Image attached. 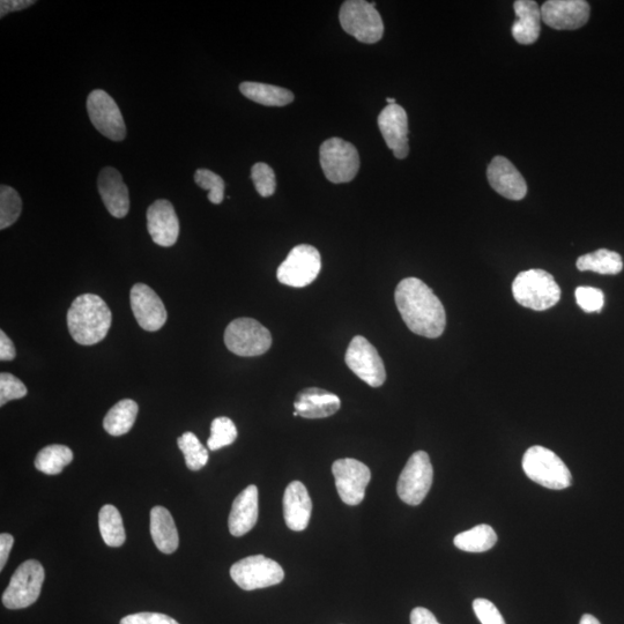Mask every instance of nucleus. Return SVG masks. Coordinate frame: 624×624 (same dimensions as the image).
<instances>
[{"mask_svg": "<svg viewBox=\"0 0 624 624\" xmlns=\"http://www.w3.org/2000/svg\"><path fill=\"white\" fill-rule=\"evenodd\" d=\"M395 300L401 318L413 333L430 339L442 336L447 315L441 300L425 282L418 278L400 281Z\"/></svg>", "mask_w": 624, "mask_h": 624, "instance_id": "f257e3e1", "label": "nucleus"}, {"mask_svg": "<svg viewBox=\"0 0 624 624\" xmlns=\"http://www.w3.org/2000/svg\"><path fill=\"white\" fill-rule=\"evenodd\" d=\"M113 315L100 296L84 294L73 301L68 312L69 331L76 343L92 346L107 337Z\"/></svg>", "mask_w": 624, "mask_h": 624, "instance_id": "f03ea898", "label": "nucleus"}, {"mask_svg": "<svg viewBox=\"0 0 624 624\" xmlns=\"http://www.w3.org/2000/svg\"><path fill=\"white\" fill-rule=\"evenodd\" d=\"M512 294L520 306L545 311L560 301L561 288L552 274L544 270H529L518 274L512 284Z\"/></svg>", "mask_w": 624, "mask_h": 624, "instance_id": "7ed1b4c3", "label": "nucleus"}, {"mask_svg": "<svg viewBox=\"0 0 624 624\" xmlns=\"http://www.w3.org/2000/svg\"><path fill=\"white\" fill-rule=\"evenodd\" d=\"M523 470L532 481L548 489H566L572 484L568 466L555 452L540 445L525 452Z\"/></svg>", "mask_w": 624, "mask_h": 624, "instance_id": "20e7f679", "label": "nucleus"}, {"mask_svg": "<svg viewBox=\"0 0 624 624\" xmlns=\"http://www.w3.org/2000/svg\"><path fill=\"white\" fill-rule=\"evenodd\" d=\"M339 20L344 31L361 43L374 44L383 37L384 24L375 3L348 0L341 6Z\"/></svg>", "mask_w": 624, "mask_h": 624, "instance_id": "39448f33", "label": "nucleus"}, {"mask_svg": "<svg viewBox=\"0 0 624 624\" xmlns=\"http://www.w3.org/2000/svg\"><path fill=\"white\" fill-rule=\"evenodd\" d=\"M319 160L328 180L334 184L352 182L360 169L355 146L341 138H331L319 148Z\"/></svg>", "mask_w": 624, "mask_h": 624, "instance_id": "423d86ee", "label": "nucleus"}, {"mask_svg": "<svg viewBox=\"0 0 624 624\" xmlns=\"http://www.w3.org/2000/svg\"><path fill=\"white\" fill-rule=\"evenodd\" d=\"M225 344L230 352L252 358L265 354L272 346L271 332L256 319L237 318L227 326Z\"/></svg>", "mask_w": 624, "mask_h": 624, "instance_id": "0eeeda50", "label": "nucleus"}, {"mask_svg": "<svg viewBox=\"0 0 624 624\" xmlns=\"http://www.w3.org/2000/svg\"><path fill=\"white\" fill-rule=\"evenodd\" d=\"M230 577L242 590L255 591L280 584L284 581L285 571L269 557L255 555L234 563Z\"/></svg>", "mask_w": 624, "mask_h": 624, "instance_id": "6e6552de", "label": "nucleus"}, {"mask_svg": "<svg viewBox=\"0 0 624 624\" xmlns=\"http://www.w3.org/2000/svg\"><path fill=\"white\" fill-rule=\"evenodd\" d=\"M434 468L428 453H413L401 472L397 492L400 500L408 505H419L426 499L433 485Z\"/></svg>", "mask_w": 624, "mask_h": 624, "instance_id": "1a4fd4ad", "label": "nucleus"}, {"mask_svg": "<svg viewBox=\"0 0 624 624\" xmlns=\"http://www.w3.org/2000/svg\"><path fill=\"white\" fill-rule=\"evenodd\" d=\"M44 582V568L39 561L28 560L14 572L3 594V604L9 609L32 606L39 599Z\"/></svg>", "mask_w": 624, "mask_h": 624, "instance_id": "9d476101", "label": "nucleus"}, {"mask_svg": "<svg viewBox=\"0 0 624 624\" xmlns=\"http://www.w3.org/2000/svg\"><path fill=\"white\" fill-rule=\"evenodd\" d=\"M322 270L319 251L308 244L297 245L285 262L279 266L277 277L281 284L295 288L306 287L314 282Z\"/></svg>", "mask_w": 624, "mask_h": 624, "instance_id": "9b49d317", "label": "nucleus"}, {"mask_svg": "<svg viewBox=\"0 0 624 624\" xmlns=\"http://www.w3.org/2000/svg\"><path fill=\"white\" fill-rule=\"evenodd\" d=\"M346 364L353 373L371 388H380L386 381V370L381 355L369 341L361 336L349 344Z\"/></svg>", "mask_w": 624, "mask_h": 624, "instance_id": "f8f14e48", "label": "nucleus"}, {"mask_svg": "<svg viewBox=\"0 0 624 624\" xmlns=\"http://www.w3.org/2000/svg\"><path fill=\"white\" fill-rule=\"evenodd\" d=\"M89 120L102 136L113 141H122L126 137V126L117 103L111 96L95 89L87 98Z\"/></svg>", "mask_w": 624, "mask_h": 624, "instance_id": "ddd939ff", "label": "nucleus"}, {"mask_svg": "<svg viewBox=\"0 0 624 624\" xmlns=\"http://www.w3.org/2000/svg\"><path fill=\"white\" fill-rule=\"evenodd\" d=\"M332 473L340 499L351 507L359 505L371 479L369 467L359 460L345 458L333 463Z\"/></svg>", "mask_w": 624, "mask_h": 624, "instance_id": "4468645a", "label": "nucleus"}, {"mask_svg": "<svg viewBox=\"0 0 624 624\" xmlns=\"http://www.w3.org/2000/svg\"><path fill=\"white\" fill-rule=\"evenodd\" d=\"M590 5L585 0H549L541 6V18L557 31H575L588 24Z\"/></svg>", "mask_w": 624, "mask_h": 624, "instance_id": "2eb2a0df", "label": "nucleus"}, {"mask_svg": "<svg viewBox=\"0 0 624 624\" xmlns=\"http://www.w3.org/2000/svg\"><path fill=\"white\" fill-rule=\"evenodd\" d=\"M131 308L141 329L159 331L167 322V310L150 286L137 284L131 289Z\"/></svg>", "mask_w": 624, "mask_h": 624, "instance_id": "dca6fc26", "label": "nucleus"}, {"mask_svg": "<svg viewBox=\"0 0 624 624\" xmlns=\"http://www.w3.org/2000/svg\"><path fill=\"white\" fill-rule=\"evenodd\" d=\"M147 230L160 247H173L180 235V221L175 208L166 199L156 200L147 210Z\"/></svg>", "mask_w": 624, "mask_h": 624, "instance_id": "f3484780", "label": "nucleus"}, {"mask_svg": "<svg viewBox=\"0 0 624 624\" xmlns=\"http://www.w3.org/2000/svg\"><path fill=\"white\" fill-rule=\"evenodd\" d=\"M378 126L386 145L397 159L407 158L410 153L408 145V117L406 110L399 104H389L378 116Z\"/></svg>", "mask_w": 624, "mask_h": 624, "instance_id": "a211bd4d", "label": "nucleus"}, {"mask_svg": "<svg viewBox=\"0 0 624 624\" xmlns=\"http://www.w3.org/2000/svg\"><path fill=\"white\" fill-rule=\"evenodd\" d=\"M487 177L492 188L504 198L522 200L527 195L525 178L504 156H495L490 162Z\"/></svg>", "mask_w": 624, "mask_h": 624, "instance_id": "6ab92c4d", "label": "nucleus"}, {"mask_svg": "<svg viewBox=\"0 0 624 624\" xmlns=\"http://www.w3.org/2000/svg\"><path fill=\"white\" fill-rule=\"evenodd\" d=\"M98 188L108 212L114 218H125L130 210V197L121 173L115 168H103L98 178Z\"/></svg>", "mask_w": 624, "mask_h": 624, "instance_id": "aec40b11", "label": "nucleus"}, {"mask_svg": "<svg viewBox=\"0 0 624 624\" xmlns=\"http://www.w3.org/2000/svg\"><path fill=\"white\" fill-rule=\"evenodd\" d=\"M282 504L288 529L295 532L306 530L312 514V502L307 487L301 481H293L286 488Z\"/></svg>", "mask_w": 624, "mask_h": 624, "instance_id": "412c9836", "label": "nucleus"}, {"mask_svg": "<svg viewBox=\"0 0 624 624\" xmlns=\"http://www.w3.org/2000/svg\"><path fill=\"white\" fill-rule=\"evenodd\" d=\"M341 400L334 393L318 389H304L297 395L294 410L304 419H324L336 414Z\"/></svg>", "mask_w": 624, "mask_h": 624, "instance_id": "4be33fe9", "label": "nucleus"}, {"mask_svg": "<svg viewBox=\"0 0 624 624\" xmlns=\"http://www.w3.org/2000/svg\"><path fill=\"white\" fill-rule=\"evenodd\" d=\"M258 520V488L251 485L236 497L230 511L228 526L234 537H243L254 529Z\"/></svg>", "mask_w": 624, "mask_h": 624, "instance_id": "5701e85b", "label": "nucleus"}, {"mask_svg": "<svg viewBox=\"0 0 624 624\" xmlns=\"http://www.w3.org/2000/svg\"><path fill=\"white\" fill-rule=\"evenodd\" d=\"M514 7L518 18L512 26L514 39L524 46L536 43L541 31V7L533 0H518Z\"/></svg>", "mask_w": 624, "mask_h": 624, "instance_id": "b1692460", "label": "nucleus"}, {"mask_svg": "<svg viewBox=\"0 0 624 624\" xmlns=\"http://www.w3.org/2000/svg\"><path fill=\"white\" fill-rule=\"evenodd\" d=\"M151 534L155 546L163 554L177 551L180 538L174 518L166 508L154 507L151 510Z\"/></svg>", "mask_w": 624, "mask_h": 624, "instance_id": "393cba45", "label": "nucleus"}, {"mask_svg": "<svg viewBox=\"0 0 624 624\" xmlns=\"http://www.w3.org/2000/svg\"><path fill=\"white\" fill-rule=\"evenodd\" d=\"M138 411L139 407L136 401L123 399L110 408L103 420V427L111 436L128 434L135 425Z\"/></svg>", "mask_w": 624, "mask_h": 624, "instance_id": "a878e982", "label": "nucleus"}, {"mask_svg": "<svg viewBox=\"0 0 624 624\" xmlns=\"http://www.w3.org/2000/svg\"><path fill=\"white\" fill-rule=\"evenodd\" d=\"M240 91L245 98L266 107H284L294 101V94L286 88L260 84L243 83Z\"/></svg>", "mask_w": 624, "mask_h": 624, "instance_id": "bb28decb", "label": "nucleus"}, {"mask_svg": "<svg viewBox=\"0 0 624 624\" xmlns=\"http://www.w3.org/2000/svg\"><path fill=\"white\" fill-rule=\"evenodd\" d=\"M497 542V534L492 526L482 524L473 529L459 533L453 544L467 553H485L492 549Z\"/></svg>", "mask_w": 624, "mask_h": 624, "instance_id": "cd10ccee", "label": "nucleus"}, {"mask_svg": "<svg viewBox=\"0 0 624 624\" xmlns=\"http://www.w3.org/2000/svg\"><path fill=\"white\" fill-rule=\"evenodd\" d=\"M577 269L582 272L591 271L599 274H619L623 270V262L618 252L599 249L592 254L577 259Z\"/></svg>", "mask_w": 624, "mask_h": 624, "instance_id": "c85d7f7f", "label": "nucleus"}, {"mask_svg": "<svg viewBox=\"0 0 624 624\" xmlns=\"http://www.w3.org/2000/svg\"><path fill=\"white\" fill-rule=\"evenodd\" d=\"M101 537L109 547H121L125 540V529L120 511L114 505H103L99 514Z\"/></svg>", "mask_w": 624, "mask_h": 624, "instance_id": "c756f323", "label": "nucleus"}, {"mask_svg": "<svg viewBox=\"0 0 624 624\" xmlns=\"http://www.w3.org/2000/svg\"><path fill=\"white\" fill-rule=\"evenodd\" d=\"M73 452L61 444H52L42 449L35 458L37 470L48 475L62 473L64 468L72 463Z\"/></svg>", "mask_w": 624, "mask_h": 624, "instance_id": "7c9ffc66", "label": "nucleus"}, {"mask_svg": "<svg viewBox=\"0 0 624 624\" xmlns=\"http://www.w3.org/2000/svg\"><path fill=\"white\" fill-rule=\"evenodd\" d=\"M178 448L183 452L189 470L199 471L208 463V451L193 433H184L177 440Z\"/></svg>", "mask_w": 624, "mask_h": 624, "instance_id": "2f4dec72", "label": "nucleus"}, {"mask_svg": "<svg viewBox=\"0 0 624 624\" xmlns=\"http://www.w3.org/2000/svg\"><path fill=\"white\" fill-rule=\"evenodd\" d=\"M22 212V200L19 193L7 185L0 188V229L4 230L16 224Z\"/></svg>", "mask_w": 624, "mask_h": 624, "instance_id": "473e14b6", "label": "nucleus"}, {"mask_svg": "<svg viewBox=\"0 0 624 624\" xmlns=\"http://www.w3.org/2000/svg\"><path fill=\"white\" fill-rule=\"evenodd\" d=\"M237 435L239 434H237L235 423L227 416H220L212 422L211 436L207 441L208 449L217 451L228 447L236 441Z\"/></svg>", "mask_w": 624, "mask_h": 624, "instance_id": "72a5a7b5", "label": "nucleus"}, {"mask_svg": "<svg viewBox=\"0 0 624 624\" xmlns=\"http://www.w3.org/2000/svg\"><path fill=\"white\" fill-rule=\"evenodd\" d=\"M195 182L199 188L208 191V200L212 204L219 205L224 202L226 185L221 176L208 169H198Z\"/></svg>", "mask_w": 624, "mask_h": 624, "instance_id": "f704fd0d", "label": "nucleus"}, {"mask_svg": "<svg viewBox=\"0 0 624 624\" xmlns=\"http://www.w3.org/2000/svg\"><path fill=\"white\" fill-rule=\"evenodd\" d=\"M251 178L260 196L267 198L271 197L273 193L276 192V174H274L273 169L269 165H266V163H256L251 169Z\"/></svg>", "mask_w": 624, "mask_h": 624, "instance_id": "c9c22d12", "label": "nucleus"}, {"mask_svg": "<svg viewBox=\"0 0 624 624\" xmlns=\"http://www.w3.org/2000/svg\"><path fill=\"white\" fill-rule=\"evenodd\" d=\"M26 396V385L19 378L7 373L0 375V406H4L11 400L21 399Z\"/></svg>", "mask_w": 624, "mask_h": 624, "instance_id": "e433bc0d", "label": "nucleus"}, {"mask_svg": "<svg viewBox=\"0 0 624 624\" xmlns=\"http://www.w3.org/2000/svg\"><path fill=\"white\" fill-rule=\"evenodd\" d=\"M575 296L578 306L585 312H599L604 308L605 295L598 288L578 287Z\"/></svg>", "mask_w": 624, "mask_h": 624, "instance_id": "4c0bfd02", "label": "nucleus"}, {"mask_svg": "<svg viewBox=\"0 0 624 624\" xmlns=\"http://www.w3.org/2000/svg\"><path fill=\"white\" fill-rule=\"evenodd\" d=\"M473 609L481 624H505L502 614L492 601L475 599Z\"/></svg>", "mask_w": 624, "mask_h": 624, "instance_id": "58836bf2", "label": "nucleus"}, {"mask_svg": "<svg viewBox=\"0 0 624 624\" xmlns=\"http://www.w3.org/2000/svg\"><path fill=\"white\" fill-rule=\"evenodd\" d=\"M120 624H180L175 619L162 613H137L125 616Z\"/></svg>", "mask_w": 624, "mask_h": 624, "instance_id": "ea45409f", "label": "nucleus"}, {"mask_svg": "<svg viewBox=\"0 0 624 624\" xmlns=\"http://www.w3.org/2000/svg\"><path fill=\"white\" fill-rule=\"evenodd\" d=\"M34 4L33 0H2L0 2V17L4 18L11 12L26 10Z\"/></svg>", "mask_w": 624, "mask_h": 624, "instance_id": "a19ab883", "label": "nucleus"}, {"mask_svg": "<svg viewBox=\"0 0 624 624\" xmlns=\"http://www.w3.org/2000/svg\"><path fill=\"white\" fill-rule=\"evenodd\" d=\"M16 347L4 331H0V360L12 361L16 358Z\"/></svg>", "mask_w": 624, "mask_h": 624, "instance_id": "79ce46f5", "label": "nucleus"}, {"mask_svg": "<svg viewBox=\"0 0 624 624\" xmlns=\"http://www.w3.org/2000/svg\"><path fill=\"white\" fill-rule=\"evenodd\" d=\"M411 624H441L427 608L416 607L411 613Z\"/></svg>", "mask_w": 624, "mask_h": 624, "instance_id": "37998d69", "label": "nucleus"}, {"mask_svg": "<svg viewBox=\"0 0 624 624\" xmlns=\"http://www.w3.org/2000/svg\"><path fill=\"white\" fill-rule=\"evenodd\" d=\"M14 538L9 533L0 534V570H3L7 560H9Z\"/></svg>", "mask_w": 624, "mask_h": 624, "instance_id": "c03bdc74", "label": "nucleus"}, {"mask_svg": "<svg viewBox=\"0 0 624 624\" xmlns=\"http://www.w3.org/2000/svg\"><path fill=\"white\" fill-rule=\"evenodd\" d=\"M579 624H601L596 618H594L591 614H585L582 616L581 622Z\"/></svg>", "mask_w": 624, "mask_h": 624, "instance_id": "a18cd8bd", "label": "nucleus"}, {"mask_svg": "<svg viewBox=\"0 0 624 624\" xmlns=\"http://www.w3.org/2000/svg\"><path fill=\"white\" fill-rule=\"evenodd\" d=\"M386 102H388L389 104H397L396 100L391 98L386 99Z\"/></svg>", "mask_w": 624, "mask_h": 624, "instance_id": "49530a36", "label": "nucleus"}]
</instances>
